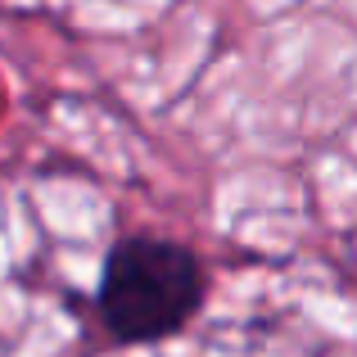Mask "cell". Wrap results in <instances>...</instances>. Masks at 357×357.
<instances>
[{
    "mask_svg": "<svg viewBox=\"0 0 357 357\" xmlns=\"http://www.w3.org/2000/svg\"><path fill=\"white\" fill-rule=\"evenodd\" d=\"M208 298V276L195 249L163 236H122L109 249L96 307L118 344H158L181 335Z\"/></svg>",
    "mask_w": 357,
    "mask_h": 357,
    "instance_id": "cell-1",
    "label": "cell"
}]
</instances>
